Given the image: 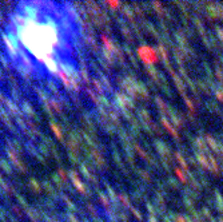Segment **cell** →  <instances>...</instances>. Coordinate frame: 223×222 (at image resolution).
Returning a JSON list of instances; mask_svg holds the SVG:
<instances>
[{
	"label": "cell",
	"mask_w": 223,
	"mask_h": 222,
	"mask_svg": "<svg viewBox=\"0 0 223 222\" xmlns=\"http://www.w3.org/2000/svg\"><path fill=\"white\" fill-rule=\"evenodd\" d=\"M28 12L18 15L13 20V36L7 40V43H15L13 51H24L26 58L42 63L47 70L56 72L62 67L63 46L68 44L67 38H64V27L60 23L53 22L48 15H42L40 12Z\"/></svg>",
	"instance_id": "cell-1"
}]
</instances>
